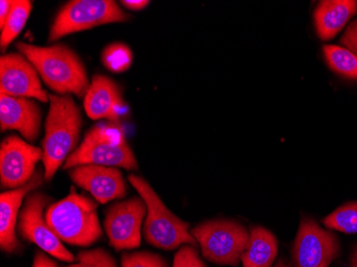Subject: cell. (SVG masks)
Segmentation results:
<instances>
[{
    "instance_id": "obj_8",
    "label": "cell",
    "mask_w": 357,
    "mask_h": 267,
    "mask_svg": "<svg viewBox=\"0 0 357 267\" xmlns=\"http://www.w3.org/2000/svg\"><path fill=\"white\" fill-rule=\"evenodd\" d=\"M50 201L51 198L42 192H33L27 197L20 213V234L24 240L37 245L58 260L69 263L77 261L46 222L43 213Z\"/></svg>"
},
{
    "instance_id": "obj_20",
    "label": "cell",
    "mask_w": 357,
    "mask_h": 267,
    "mask_svg": "<svg viewBox=\"0 0 357 267\" xmlns=\"http://www.w3.org/2000/svg\"><path fill=\"white\" fill-rule=\"evenodd\" d=\"M326 62L333 71L344 77L357 79V56L342 46L323 47Z\"/></svg>"
},
{
    "instance_id": "obj_15",
    "label": "cell",
    "mask_w": 357,
    "mask_h": 267,
    "mask_svg": "<svg viewBox=\"0 0 357 267\" xmlns=\"http://www.w3.org/2000/svg\"><path fill=\"white\" fill-rule=\"evenodd\" d=\"M43 176L41 170H36L35 174L27 184L0 194V247L3 252L13 254L21 250V243L15 234L20 208L24 198L42 185Z\"/></svg>"
},
{
    "instance_id": "obj_17",
    "label": "cell",
    "mask_w": 357,
    "mask_h": 267,
    "mask_svg": "<svg viewBox=\"0 0 357 267\" xmlns=\"http://www.w3.org/2000/svg\"><path fill=\"white\" fill-rule=\"evenodd\" d=\"M357 12L354 0H324L314 11V23L321 40L328 41L342 31V28Z\"/></svg>"
},
{
    "instance_id": "obj_4",
    "label": "cell",
    "mask_w": 357,
    "mask_h": 267,
    "mask_svg": "<svg viewBox=\"0 0 357 267\" xmlns=\"http://www.w3.org/2000/svg\"><path fill=\"white\" fill-rule=\"evenodd\" d=\"M83 165L137 169V160L126 142L123 128L118 123L94 125L82 144L66 160L63 169H73Z\"/></svg>"
},
{
    "instance_id": "obj_25",
    "label": "cell",
    "mask_w": 357,
    "mask_h": 267,
    "mask_svg": "<svg viewBox=\"0 0 357 267\" xmlns=\"http://www.w3.org/2000/svg\"><path fill=\"white\" fill-rule=\"evenodd\" d=\"M172 267H206L198 254L197 248L184 245L174 256Z\"/></svg>"
},
{
    "instance_id": "obj_6",
    "label": "cell",
    "mask_w": 357,
    "mask_h": 267,
    "mask_svg": "<svg viewBox=\"0 0 357 267\" xmlns=\"http://www.w3.org/2000/svg\"><path fill=\"white\" fill-rule=\"evenodd\" d=\"M190 234L202 247L206 260L231 266H238L250 240L245 227L228 220H208L192 229Z\"/></svg>"
},
{
    "instance_id": "obj_30",
    "label": "cell",
    "mask_w": 357,
    "mask_h": 267,
    "mask_svg": "<svg viewBox=\"0 0 357 267\" xmlns=\"http://www.w3.org/2000/svg\"><path fill=\"white\" fill-rule=\"evenodd\" d=\"M350 267H357V245L354 247L352 257H351Z\"/></svg>"
},
{
    "instance_id": "obj_24",
    "label": "cell",
    "mask_w": 357,
    "mask_h": 267,
    "mask_svg": "<svg viewBox=\"0 0 357 267\" xmlns=\"http://www.w3.org/2000/svg\"><path fill=\"white\" fill-rule=\"evenodd\" d=\"M121 267H168V264L163 257L149 252H139L122 254Z\"/></svg>"
},
{
    "instance_id": "obj_26",
    "label": "cell",
    "mask_w": 357,
    "mask_h": 267,
    "mask_svg": "<svg viewBox=\"0 0 357 267\" xmlns=\"http://www.w3.org/2000/svg\"><path fill=\"white\" fill-rule=\"evenodd\" d=\"M342 44L357 56V21L352 22L342 38Z\"/></svg>"
},
{
    "instance_id": "obj_12",
    "label": "cell",
    "mask_w": 357,
    "mask_h": 267,
    "mask_svg": "<svg viewBox=\"0 0 357 267\" xmlns=\"http://www.w3.org/2000/svg\"><path fill=\"white\" fill-rule=\"evenodd\" d=\"M0 92L16 98H36L43 103L50 101L37 69L23 54H6L0 58Z\"/></svg>"
},
{
    "instance_id": "obj_18",
    "label": "cell",
    "mask_w": 357,
    "mask_h": 267,
    "mask_svg": "<svg viewBox=\"0 0 357 267\" xmlns=\"http://www.w3.org/2000/svg\"><path fill=\"white\" fill-rule=\"evenodd\" d=\"M278 254V243L274 234L262 227L250 228V240L243 254L244 267H272Z\"/></svg>"
},
{
    "instance_id": "obj_19",
    "label": "cell",
    "mask_w": 357,
    "mask_h": 267,
    "mask_svg": "<svg viewBox=\"0 0 357 267\" xmlns=\"http://www.w3.org/2000/svg\"><path fill=\"white\" fill-rule=\"evenodd\" d=\"M31 9V1H28V0H16V1H14L9 19L1 29V38H0L1 51H6L10 43L20 35V32L26 25V22L29 17Z\"/></svg>"
},
{
    "instance_id": "obj_3",
    "label": "cell",
    "mask_w": 357,
    "mask_h": 267,
    "mask_svg": "<svg viewBox=\"0 0 357 267\" xmlns=\"http://www.w3.org/2000/svg\"><path fill=\"white\" fill-rule=\"evenodd\" d=\"M96 208L98 204L93 200L72 190L61 201L48 206L46 222L61 242L74 246H91L103 233Z\"/></svg>"
},
{
    "instance_id": "obj_21",
    "label": "cell",
    "mask_w": 357,
    "mask_h": 267,
    "mask_svg": "<svg viewBox=\"0 0 357 267\" xmlns=\"http://www.w3.org/2000/svg\"><path fill=\"white\" fill-rule=\"evenodd\" d=\"M323 224L331 230L340 232L357 233V202H349L340 206L322 220Z\"/></svg>"
},
{
    "instance_id": "obj_28",
    "label": "cell",
    "mask_w": 357,
    "mask_h": 267,
    "mask_svg": "<svg viewBox=\"0 0 357 267\" xmlns=\"http://www.w3.org/2000/svg\"><path fill=\"white\" fill-rule=\"evenodd\" d=\"M32 267H58L55 261L51 260L45 254L39 252L36 254Z\"/></svg>"
},
{
    "instance_id": "obj_13",
    "label": "cell",
    "mask_w": 357,
    "mask_h": 267,
    "mask_svg": "<svg viewBox=\"0 0 357 267\" xmlns=\"http://www.w3.org/2000/svg\"><path fill=\"white\" fill-rule=\"evenodd\" d=\"M76 185L89 192L100 204L123 199L128 192L121 171L116 167L83 165L70 171Z\"/></svg>"
},
{
    "instance_id": "obj_9",
    "label": "cell",
    "mask_w": 357,
    "mask_h": 267,
    "mask_svg": "<svg viewBox=\"0 0 357 267\" xmlns=\"http://www.w3.org/2000/svg\"><path fill=\"white\" fill-rule=\"evenodd\" d=\"M342 254V246L334 233L323 229L310 217L301 220L292 247L294 267H330Z\"/></svg>"
},
{
    "instance_id": "obj_10",
    "label": "cell",
    "mask_w": 357,
    "mask_h": 267,
    "mask_svg": "<svg viewBox=\"0 0 357 267\" xmlns=\"http://www.w3.org/2000/svg\"><path fill=\"white\" fill-rule=\"evenodd\" d=\"M147 214V206L142 197L117 202L106 213V234L116 250H128L140 246L142 224Z\"/></svg>"
},
{
    "instance_id": "obj_7",
    "label": "cell",
    "mask_w": 357,
    "mask_h": 267,
    "mask_svg": "<svg viewBox=\"0 0 357 267\" xmlns=\"http://www.w3.org/2000/svg\"><path fill=\"white\" fill-rule=\"evenodd\" d=\"M128 19L130 15L112 0H74L64 6L56 16L48 40L56 41L75 32L105 24L123 23Z\"/></svg>"
},
{
    "instance_id": "obj_2",
    "label": "cell",
    "mask_w": 357,
    "mask_h": 267,
    "mask_svg": "<svg viewBox=\"0 0 357 267\" xmlns=\"http://www.w3.org/2000/svg\"><path fill=\"white\" fill-rule=\"evenodd\" d=\"M50 112L45 122L43 150L44 178L51 181L62 162L75 150L83 119L71 96L50 94Z\"/></svg>"
},
{
    "instance_id": "obj_22",
    "label": "cell",
    "mask_w": 357,
    "mask_h": 267,
    "mask_svg": "<svg viewBox=\"0 0 357 267\" xmlns=\"http://www.w3.org/2000/svg\"><path fill=\"white\" fill-rule=\"evenodd\" d=\"M101 59L106 69L114 73H122L131 66L133 54L124 44H110L102 53Z\"/></svg>"
},
{
    "instance_id": "obj_1",
    "label": "cell",
    "mask_w": 357,
    "mask_h": 267,
    "mask_svg": "<svg viewBox=\"0 0 357 267\" xmlns=\"http://www.w3.org/2000/svg\"><path fill=\"white\" fill-rule=\"evenodd\" d=\"M16 47L37 69L47 87L60 96L85 98L90 84L83 61L63 44L37 46L19 42Z\"/></svg>"
},
{
    "instance_id": "obj_27",
    "label": "cell",
    "mask_w": 357,
    "mask_h": 267,
    "mask_svg": "<svg viewBox=\"0 0 357 267\" xmlns=\"http://www.w3.org/2000/svg\"><path fill=\"white\" fill-rule=\"evenodd\" d=\"M13 5L14 1H11V0H3L0 3V29H3V26L7 23Z\"/></svg>"
},
{
    "instance_id": "obj_14",
    "label": "cell",
    "mask_w": 357,
    "mask_h": 267,
    "mask_svg": "<svg viewBox=\"0 0 357 267\" xmlns=\"http://www.w3.org/2000/svg\"><path fill=\"white\" fill-rule=\"evenodd\" d=\"M42 112L31 98L0 94L1 132L15 130L28 142L37 140L41 128Z\"/></svg>"
},
{
    "instance_id": "obj_29",
    "label": "cell",
    "mask_w": 357,
    "mask_h": 267,
    "mask_svg": "<svg viewBox=\"0 0 357 267\" xmlns=\"http://www.w3.org/2000/svg\"><path fill=\"white\" fill-rule=\"evenodd\" d=\"M122 6L128 8V10H132V11H140V10L144 9V8L147 7L149 5L150 1H144V0H123L121 1Z\"/></svg>"
},
{
    "instance_id": "obj_5",
    "label": "cell",
    "mask_w": 357,
    "mask_h": 267,
    "mask_svg": "<svg viewBox=\"0 0 357 267\" xmlns=\"http://www.w3.org/2000/svg\"><path fill=\"white\" fill-rule=\"evenodd\" d=\"M128 181L147 206L144 236L150 245L165 250H174L181 245L197 248V241L188 232L190 224L166 208L147 181L135 174H130Z\"/></svg>"
},
{
    "instance_id": "obj_23",
    "label": "cell",
    "mask_w": 357,
    "mask_h": 267,
    "mask_svg": "<svg viewBox=\"0 0 357 267\" xmlns=\"http://www.w3.org/2000/svg\"><path fill=\"white\" fill-rule=\"evenodd\" d=\"M66 267H118L115 258L105 249L85 250L77 254V263Z\"/></svg>"
},
{
    "instance_id": "obj_11",
    "label": "cell",
    "mask_w": 357,
    "mask_h": 267,
    "mask_svg": "<svg viewBox=\"0 0 357 267\" xmlns=\"http://www.w3.org/2000/svg\"><path fill=\"white\" fill-rule=\"evenodd\" d=\"M43 150L17 136H9L0 148V181L3 188H22L31 180Z\"/></svg>"
},
{
    "instance_id": "obj_31",
    "label": "cell",
    "mask_w": 357,
    "mask_h": 267,
    "mask_svg": "<svg viewBox=\"0 0 357 267\" xmlns=\"http://www.w3.org/2000/svg\"><path fill=\"white\" fill-rule=\"evenodd\" d=\"M274 267H290V266H289L288 263H287V261L284 260V258H282L278 261V263H276V264H275Z\"/></svg>"
},
{
    "instance_id": "obj_16",
    "label": "cell",
    "mask_w": 357,
    "mask_h": 267,
    "mask_svg": "<svg viewBox=\"0 0 357 267\" xmlns=\"http://www.w3.org/2000/svg\"><path fill=\"white\" fill-rule=\"evenodd\" d=\"M84 106L86 114L92 120L107 119L112 123H118L126 107L119 86L104 75L94 76L86 93Z\"/></svg>"
}]
</instances>
